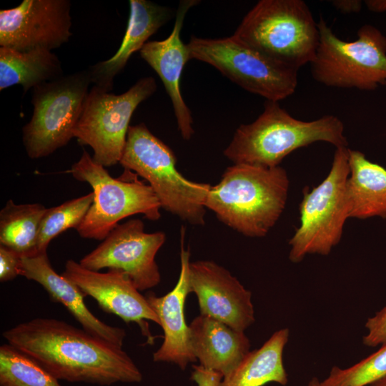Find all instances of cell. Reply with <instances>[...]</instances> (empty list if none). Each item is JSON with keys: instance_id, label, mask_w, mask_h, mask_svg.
Instances as JSON below:
<instances>
[{"instance_id": "4dcf8cb0", "label": "cell", "mask_w": 386, "mask_h": 386, "mask_svg": "<svg viewBox=\"0 0 386 386\" xmlns=\"http://www.w3.org/2000/svg\"><path fill=\"white\" fill-rule=\"evenodd\" d=\"M331 3L337 10L343 14L358 13L362 6V1L359 0H335Z\"/></svg>"}, {"instance_id": "7a4b0ae2", "label": "cell", "mask_w": 386, "mask_h": 386, "mask_svg": "<svg viewBox=\"0 0 386 386\" xmlns=\"http://www.w3.org/2000/svg\"><path fill=\"white\" fill-rule=\"evenodd\" d=\"M289 185L287 173L280 166L234 164L211 186L205 207L243 235L263 237L285 208Z\"/></svg>"}, {"instance_id": "8992f818", "label": "cell", "mask_w": 386, "mask_h": 386, "mask_svg": "<svg viewBox=\"0 0 386 386\" xmlns=\"http://www.w3.org/2000/svg\"><path fill=\"white\" fill-rule=\"evenodd\" d=\"M320 41L310 64L317 82L330 87L372 91L386 84V36L375 26H362L352 41L318 22Z\"/></svg>"}, {"instance_id": "603a6c76", "label": "cell", "mask_w": 386, "mask_h": 386, "mask_svg": "<svg viewBox=\"0 0 386 386\" xmlns=\"http://www.w3.org/2000/svg\"><path fill=\"white\" fill-rule=\"evenodd\" d=\"M63 75L61 61L51 51H19L0 47L1 91L20 84L25 94L30 89Z\"/></svg>"}, {"instance_id": "d6a6232c", "label": "cell", "mask_w": 386, "mask_h": 386, "mask_svg": "<svg viewBox=\"0 0 386 386\" xmlns=\"http://www.w3.org/2000/svg\"><path fill=\"white\" fill-rule=\"evenodd\" d=\"M366 386H386V376Z\"/></svg>"}, {"instance_id": "2e32d148", "label": "cell", "mask_w": 386, "mask_h": 386, "mask_svg": "<svg viewBox=\"0 0 386 386\" xmlns=\"http://www.w3.org/2000/svg\"><path fill=\"white\" fill-rule=\"evenodd\" d=\"M198 2L180 1L173 29L168 37L162 41H147L139 51L141 57L161 79L172 101L178 129L185 140L191 139L194 129L191 111L184 101L180 89L183 68L190 60L187 44L182 41L180 34L187 11Z\"/></svg>"}, {"instance_id": "9a60e30c", "label": "cell", "mask_w": 386, "mask_h": 386, "mask_svg": "<svg viewBox=\"0 0 386 386\" xmlns=\"http://www.w3.org/2000/svg\"><path fill=\"white\" fill-rule=\"evenodd\" d=\"M189 279L200 315L242 332L254 323L252 293L227 269L210 260L190 262Z\"/></svg>"}, {"instance_id": "83f0119b", "label": "cell", "mask_w": 386, "mask_h": 386, "mask_svg": "<svg viewBox=\"0 0 386 386\" xmlns=\"http://www.w3.org/2000/svg\"><path fill=\"white\" fill-rule=\"evenodd\" d=\"M365 327L367 334L363 344L367 347H377L386 342V306L369 317Z\"/></svg>"}, {"instance_id": "ba28073f", "label": "cell", "mask_w": 386, "mask_h": 386, "mask_svg": "<svg viewBox=\"0 0 386 386\" xmlns=\"http://www.w3.org/2000/svg\"><path fill=\"white\" fill-rule=\"evenodd\" d=\"M348 147L336 148L326 178L300 204V224L289 241V259L293 263L307 254L328 255L340 242L349 218L346 184L350 174Z\"/></svg>"}, {"instance_id": "d6986e66", "label": "cell", "mask_w": 386, "mask_h": 386, "mask_svg": "<svg viewBox=\"0 0 386 386\" xmlns=\"http://www.w3.org/2000/svg\"><path fill=\"white\" fill-rule=\"evenodd\" d=\"M173 16L170 8L147 0H130L127 30L119 49L110 59L87 68L92 83L111 91L114 77L131 56L140 51L147 39Z\"/></svg>"}, {"instance_id": "4316f807", "label": "cell", "mask_w": 386, "mask_h": 386, "mask_svg": "<svg viewBox=\"0 0 386 386\" xmlns=\"http://www.w3.org/2000/svg\"><path fill=\"white\" fill-rule=\"evenodd\" d=\"M375 352L347 368L333 366L321 386H366L386 376V342Z\"/></svg>"}, {"instance_id": "484cf974", "label": "cell", "mask_w": 386, "mask_h": 386, "mask_svg": "<svg viewBox=\"0 0 386 386\" xmlns=\"http://www.w3.org/2000/svg\"><path fill=\"white\" fill-rule=\"evenodd\" d=\"M94 200V193L70 199L47 209L39 230L37 253L46 252L50 242L70 228L76 229L84 220Z\"/></svg>"}, {"instance_id": "30bf717a", "label": "cell", "mask_w": 386, "mask_h": 386, "mask_svg": "<svg viewBox=\"0 0 386 386\" xmlns=\"http://www.w3.org/2000/svg\"><path fill=\"white\" fill-rule=\"evenodd\" d=\"M91 83L86 69L33 89V114L22 129L23 144L29 158L45 157L74 137Z\"/></svg>"}, {"instance_id": "d4e9b609", "label": "cell", "mask_w": 386, "mask_h": 386, "mask_svg": "<svg viewBox=\"0 0 386 386\" xmlns=\"http://www.w3.org/2000/svg\"><path fill=\"white\" fill-rule=\"evenodd\" d=\"M0 386H62L43 366L15 347H0Z\"/></svg>"}, {"instance_id": "f1b7e54d", "label": "cell", "mask_w": 386, "mask_h": 386, "mask_svg": "<svg viewBox=\"0 0 386 386\" xmlns=\"http://www.w3.org/2000/svg\"><path fill=\"white\" fill-rule=\"evenodd\" d=\"M21 256L12 249L0 244V281L14 279L19 275Z\"/></svg>"}, {"instance_id": "cb8c5ba5", "label": "cell", "mask_w": 386, "mask_h": 386, "mask_svg": "<svg viewBox=\"0 0 386 386\" xmlns=\"http://www.w3.org/2000/svg\"><path fill=\"white\" fill-rule=\"evenodd\" d=\"M46 208L39 204L7 201L0 212V244L21 257L37 254L39 226Z\"/></svg>"}, {"instance_id": "7402d4cb", "label": "cell", "mask_w": 386, "mask_h": 386, "mask_svg": "<svg viewBox=\"0 0 386 386\" xmlns=\"http://www.w3.org/2000/svg\"><path fill=\"white\" fill-rule=\"evenodd\" d=\"M289 336L287 328L274 332L262 347L250 351L224 376L219 386H263L269 382L286 385L288 377L282 355Z\"/></svg>"}, {"instance_id": "6da1fadb", "label": "cell", "mask_w": 386, "mask_h": 386, "mask_svg": "<svg viewBox=\"0 0 386 386\" xmlns=\"http://www.w3.org/2000/svg\"><path fill=\"white\" fill-rule=\"evenodd\" d=\"M59 380L111 385L139 383L142 374L122 347L62 320L34 318L2 333Z\"/></svg>"}, {"instance_id": "277c9868", "label": "cell", "mask_w": 386, "mask_h": 386, "mask_svg": "<svg viewBox=\"0 0 386 386\" xmlns=\"http://www.w3.org/2000/svg\"><path fill=\"white\" fill-rule=\"evenodd\" d=\"M271 59L299 70L310 64L320 41L312 14L302 0H261L233 34Z\"/></svg>"}, {"instance_id": "9c48e42d", "label": "cell", "mask_w": 386, "mask_h": 386, "mask_svg": "<svg viewBox=\"0 0 386 386\" xmlns=\"http://www.w3.org/2000/svg\"><path fill=\"white\" fill-rule=\"evenodd\" d=\"M190 59L207 63L244 89L279 102L293 94L297 69L277 62L235 36L207 39L192 36L187 44Z\"/></svg>"}, {"instance_id": "ffe728a7", "label": "cell", "mask_w": 386, "mask_h": 386, "mask_svg": "<svg viewBox=\"0 0 386 386\" xmlns=\"http://www.w3.org/2000/svg\"><path fill=\"white\" fill-rule=\"evenodd\" d=\"M189 327L192 349L199 365L223 377L250 352V341L244 332L214 318L199 315Z\"/></svg>"}, {"instance_id": "1f68e13d", "label": "cell", "mask_w": 386, "mask_h": 386, "mask_svg": "<svg viewBox=\"0 0 386 386\" xmlns=\"http://www.w3.org/2000/svg\"><path fill=\"white\" fill-rule=\"evenodd\" d=\"M364 2L370 11L379 13L386 11V0H366Z\"/></svg>"}, {"instance_id": "52a82bcc", "label": "cell", "mask_w": 386, "mask_h": 386, "mask_svg": "<svg viewBox=\"0 0 386 386\" xmlns=\"http://www.w3.org/2000/svg\"><path fill=\"white\" fill-rule=\"evenodd\" d=\"M69 172L76 180L87 182L93 189V203L76 229L81 237L104 239L119 221L137 214L151 221L160 218L158 198L151 187L137 176L113 178L84 149Z\"/></svg>"}, {"instance_id": "4fadbf2b", "label": "cell", "mask_w": 386, "mask_h": 386, "mask_svg": "<svg viewBox=\"0 0 386 386\" xmlns=\"http://www.w3.org/2000/svg\"><path fill=\"white\" fill-rule=\"evenodd\" d=\"M69 0H24L0 11V46L19 51H51L67 43L71 32Z\"/></svg>"}, {"instance_id": "e0dca14e", "label": "cell", "mask_w": 386, "mask_h": 386, "mask_svg": "<svg viewBox=\"0 0 386 386\" xmlns=\"http://www.w3.org/2000/svg\"><path fill=\"white\" fill-rule=\"evenodd\" d=\"M181 269L174 287L165 295L157 297L154 293L147 300L159 318L164 331V340L153 354L154 362L177 364L184 370L189 362L197 360L190 341L189 327L184 317V304L190 292L189 267V252L182 246Z\"/></svg>"}, {"instance_id": "5b68a950", "label": "cell", "mask_w": 386, "mask_h": 386, "mask_svg": "<svg viewBox=\"0 0 386 386\" xmlns=\"http://www.w3.org/2000/svg\"><path fill=\"white\" fill-rule=\"evenodd\" d=\"M119 164L146 179L161 207L194 225H203L211 185L186 179L173 151L144 123L129 126Z\"/></svg>"}, {"instance_id": "7c38bea8", "label": "cell", "mask_w": 386, "mask_h": 386, "mask_svg": "<svg viewBox=\"0 0 386 386\" xmlns=\"http://www.w3.org/2000/svg\"><path fill=\"white\" fill-rule=\"evenodd\" d=\"M165 240L163 232H145L141 219H130L117 224L79 264L93 271L103 268L121 270L139 291L146 290L160 282L155 256Z\"/></svg>"}, {"instance_id": "5bb4252c", "label": "cell", "mask_w": 386, "mask_h": 386, "mask_svg": "<svg viewBox=\"0 0 386 386\" xmlns=\"http://www.w3.org/2000/svg\"><path fill=\"white\" fill-rule=\"evenodd\" d=\"M61 275L78 287L85 296L94 298L105 312L119 317L127 323H137L147 342H153L147 321L160 325L159 318L127 273L114 269H109L107 272L93 271L69 259Z\"/></svg>"}, {"instance_id": "3957f363", "label": "cell", "mask_w": 386, "mask_h": 386, "mask_svg": "<svg viewBox=\"0 0 386 386\" xmlns=\"http://www.w3.org/2000/svg\"><path fill=\"white\" fill-rule=\"evenodd\" d=\"M317 142H327L336 148L347 147L341 119L328 114L302 121L277 102L267 101L262 113L254 122L237 129L224 155L234 164L274 167L295 150Z\"/></svg>"}, {"instance_id": "ac0fdd59", "label": "cell", "mask_w": 386, "mask_h": 386, "mask_svg": "<svg viewBox=\"0 0 386 386\" xmlns=\"http://www.w3.org/2000/svg\"><path fill=\"white\" fill-rule=\"evenodd\" d=\"M19 275L40 284L54 301L69 310L84 330L122 347L126 337L124 330L105 324L91 312L84 301L86 296L74 283L53 269L46 252L21 257Z\"/></svg>"}, {"instance_id": "836d02e7", "label": "cell", "mask_w": 386, "mask_h": 386, "mask_svg": "<svg viewBox=\"0 0 386 386\" xmlns=\"http://www.w3.org/2000/svg\"><path fill=\"white\" fill-rule=\"evenodd\" d=\"M306 386H321L320 381L316 377H313Z\"/></svg>"}, {"instance_id": "8fae6325", "label": "cell", "mask_w": 386, "mask_h": 386, "mask_svg": "<svg viewBox=\"0 0 386 386\" xmlns=\"http://www.w3.org/2000/svg\"><path fill=\"white\" fill-rule=\"evenodd\" d=\"M156 90V81L152 76L140 79L118 95L94 85L86 98L74 137L92 149L96 163L104 167L119 163L131 117L138 105Z\"/></svg>"}, {"instance_id": "44dd1931", "label": "cell", "mask_w": 386, "mask_h": 386, "mask_svg": "<svg viewBox=\"0 0 386 386\" xmlns=\"http://www.w3.org/2000/svg\"><path fill=\"white\" fill-rule=\"evenodd\" d=\"M350 174L346 184L349 218L386 219V169L360 151L347 149Z\"/></svg>"}, {"instance_id": "f546056e", "label": "cell", "mask_w": 386, "mask_h": 386, "mask_svg": "<svg viewBox=\"0 0 386 386\" xmlns=\"http://www.w3.org/2000/svg\"><path fill=\"white\" fill-rule=\"evenodd\" d=\"M191 378L197 386H219L223 376L201 365H193Z\"/></svg>"}]
</instances>
